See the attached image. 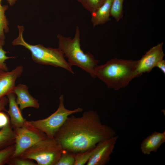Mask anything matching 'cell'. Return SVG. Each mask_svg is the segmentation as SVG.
Segmentation results:
<instances>
[{
  "instance_id": "cell-1",
  "label": "cell",
  "mask_w": 165,
  "mask_h": 165,
  "mask_svg": "<svg viewBox=\"0 0 165 165\" xmlns=\"http://www.w3.org/2000/svg\"><path fill=\"white\" fill-rule=\"evenodd\" d=\"M116 134L112 128L102 123L97 112L89 110L80 117L69 116L54 138L63 149L77 154L93 148Z\"/></svg>"
},
{
  "instance_id": "cell-24",
  "label": "cell",
  "mask_w": 165,
  "mask_h": 165,
  "mask_svg": "<svg viewBox=\"0 0 165 165\" xmlns=\"http://www.w3.org/2000/svg\"><path fill=\"white\" fill-rule=\"evenodd\" d=\"M9 123L8 116L5 113L0 111V128L1 129Z\"/></svg>"
},
{
  "instance_id": "cell-16",
  "label": "cell",
  "mask_w": 165,
  "mask_h": 165,
  "mask_svg": "<svg viewBox=\"0 0 165 165\" xmlns=\"http://www.w3.org/2000/svg\"><path fill=\"white\" fill-rule=\"evenodd\" d=\"M8 8V6L0 4V40H5L4 33L9 31L8 21L5 15V11Z\"/></svg>"
},
{
  "instance_id": "cell-4",
  "label": "cell",
  "mask_w": 165,
  "mask_h": 165,
  "mask_svg": "<svg viewBox=\"0 0 165 165\" xmlns=\"http://www.w3.org/2000/svg\"><path fill=\"white\" fill-rule=\"evenodd\" d=\"M18 28L19 35L12 42L13 45L22 46L28 50L31 53L32 59L36 63L60 67L73 74L74 73L72 66L65 60L63 53L59 49L46 47L41 44H30L24 39V27L18 25Z\"/></svg>"
},
{
  "instance_id": "cell-20",
  "label": "cell",
  "mask_w": 165,
  "mask_h": 165,
  "mask_svg": "<svg viewBox=\"0 0 165 165\" xmlns=\"http://www.w3.org/2000/svg\"><path fill=\"white\" fill-rule=\"evenodd\" d=\"M76 154L63 149L56 165H74Z\"/></svg>"
},
{
  "instance_id": "cell-21",
  "label": "cell",
  "mask_w": 165,
  "mask_h": 165,
  "mask_svg": "<svg viewBox=\"0 0 165 165\" xmlns=\"http://www.w3.org/2000/svg\"><path fill=\"white\" fill-rule=\"evenodd\" d=\"M15 149L14 144L0 150V165L8 164Z\"/></svg>"
},
{
  "instance_id": "cell-19",
  "label": "cell",
  "mask_w": 165,
  "mask_h": 165,
  "mask_svg": "<svg viewBox=\"0 0 165 165\" xmlns=\"http://www.w3.org/2000/svg\"><path fill=\"white\" fill-rule=\"evenodd\" d=\"M96 150L95 146L85 152L76 154L74 165L85 164L94 154Z\"/></svg>"
},
{
  "instance_id": "cell-28",
  "label": "cell",
  "mask_w": 165,
  "mask_h": 165,
  "mask_svg": "<svg viewBox=\"0 0 165 165\" xmlns=\"http://www.w3.org/2000/svg\"><path fill=\"white\" fill-rule=\"evenodd\" d=\"M1 1H2V0H0V4H1Z\"/></svg>"
},
{
  "instance_id": "cell-17",
  "label": "cell",
  "mask_w": 165,
  "mask_h": 165,
  "mask_svg": "<svg viewBox=\"0 0 165 165\" xmlns=\"http://www.w3.org/2000/svg\"><path fill=\"white\" fill-rule=\"evenodd\" d=\"M124 0H112L110 16L118 22L123 17V5Z\"/></svg>"
},
{
  "instance_id": "cell-14",
  "label": "cell",
  "mask_w": 165,
  "mask_h": 165,
  "mask_svg": "<svg viewBox=\"0 0 165 165\" xmlns=\"http://www.w3.org/2000/svg\"><path fill=\"white\" fill-rule=\"evenodd\" d=\"M112 0H106L97 10L91 13V22L93 27L103 24L110 20Z\"/></svg>"
},
{
  "instance_id": "cell-25",
  "label": "cell",
  "mask_w": 165,
  "mask_h": 165,
  "mask_svg": "<svg viewBox=\"0 0 165 165\" xmlns=\"http://www.w3.org/2000/svg\"><path fill=\"white\" fill-rule=\"evenodd\" d=\"M8 103V100L6 96L0 100V111H3L7 112L6 107Z\"/></svg>"
},
{
  "instance_id": "cell-2",
  "label": "cell",
  "mask_w": 165,
  "mask_h": 165,
  "mask_svg": "<svg viewBox=\"0 0 165 165\" xmlns=\"http://www.w3.org/2000/svg\"><path fill=\"white\" fill-rule=\"evenodd\" d=\"M138 60L114 58L105 64L97 66L94 72L108 88L118 90L125 88L135 78Z\"/></svg>"
},
{
  "instance_id": "cell-5",
  "label": "cell",
  "mask_w": 165,
  "mask_h": 165,
  "mask_svg": "<svg viewBox=\"0 0 165 165\" xmlns=\"http://www.w3.org/2000/svg\"><path fill=\"white\" fill-rule=\"evenodd\" d=\"M62 151L56 140L47 138L27 149L19 157L34 160L38 165H56Z\"/></svg>"
},
{
  "instance_id": "cell-9",
  "label": "cell",
  "mask_w": 165,
  "mask_h": 165,
  "mask_svg": "<svg viewBox=\"0 0 165 165\" xmlns=\"http://www.w3.org/2000/svg\"><path fill=\"white\" fill-rule=\"evenodd\" d=\"M119 136L115 135L99 143L96 151L87 163V165H105L109 162Z\"/></svg>"
},
{
  "instance_id": "cell-18",
  "label": "cell",
  "mask_w": 165,
  "mask_h": 165,
  "mask_svg": "<svg viewBox=\"0 0 165 165\" xmlns=\"http://www.w3.org/2000/svg\"><path fill=\"white\" fill-rule=\"evenodd\" d=\"M88 11L91 13L100 7L106 0H77Z\"/></svg>"
},
{
  "instance_id": "cell-27",
  "label": "cell",
  "mask_w": 165,
  "mask_h": 165,
  "mask_svg": "<svg viewBox=\"0 0 165 165\" xmlns=\"http://www.w3.org/2000/svg\"><path fill=\"white\" fill-rule=\"evenodd\" d=\"M10 6L14 5L17 0H6Z\"/></svg>"
},
{
  "instance_id": "cell-3",
  "label": "cell",
  "mask_w": 165,
  "mask_h": 165,
  "mask_svg": "<svg viewBox=\"0 0 165 165\" xmlns=\"http://www.w3.org/2000/svg\"><path fill=\"white\" fill-rule=\"evenodd\" d=\"M58 47L64 56L68 58V62L72 66H76L95 78L94 70L98 65L99 61L95 59L90 52L84 53L81 47L80 33L77 26L74 38L57 35Z\"/></svg>"
},
{
  "instance_id": "cell-23",
  "label": "cell",
  "mask_w": 165,
  "mask_h": 165,
  "mask_svg": "<svg viewBox=\"0 0 165 165\" xmlns=\"http://www.w3.org/2000/svg\"><path fill=\"white\" fill-rule=\"evenodd\" d=\"M8 164L10 165H36V163L32 160L20 157L12 158L10 159Z\"/></svg>"
},
{
  "instance_id": "cell-6",
  "label": "cell",
  "mask_w": 165,
  "mask_h": 165,
  "mask_svg": "<svg viewBox=\"0 0 165 165\" xmlns=\"http://www.w3.org/2000/svg\"><path fill=\"white\" fill-rule=\"evenodd\" d=\"M59 105L57 110L49 117L35 121L26 120V123L34 128L44 133L48 138H54L57 131L69 116L83 111V109L79 107L73 110L66 108L64 105V96L63 94L59 97Z\"/></svg>"
},
{
  "instance_id": "cell-11",
  "label": "cell",
  "mask_w": 165,
  "mask_h": 165,
  "mask_svg": "<svg viewBox=\"0 0 165 165\" xmlns=\"http://www.w3.org/2000/svg\"><path fill=\"white\" fill-rule=\"evenodd\" d=\"M28 89L26 85L19 84L16 86L13 90L16 96V103L21 111L28 107L38 109L39 107L38 100L30 94Z\"/></svg>"
},
{
  "instance_id": "cell-26",
  "label": "cell",
  "mask_w": 165,
  "mask_h": 165,
  "mask_svg": "<svg viewBox=\"0 0 165 165\" xmlns=\"http://www.w3.org/2000/svg\"><path fill=\"white\" fill-rule=\"evenodd\" d=\"M156 67L159 68L163 74H165V61L163 59L159 61Z\"/></svg>"
},
{
  "instance_id": "cell-15",
  "label": "cell",
  "mask_w": 165,
  "mask_h": 165,
  "mask_svg": "<svg viewBox=\"0 0 165 165\" xmlns=\"http://www.w3.org/2000/svg\"><path fill=\"white\" fill-rule=\"evenodd\" d=\"M15 134L9 123L0 130V150L14 144Z\"/></svg>"
},
{
  "instance_id": "cell-10",
  "label": "cell",
  "mask_w": 165,
  "mask_h": 165,
  "mask_svg": "<svg viewBox=\"0 0 165 165\" xmlns=\"http://www.w3.org/2000/svg\"><path fill=\"white\" fill-rule=\"evenodd\" d=\"M23 71L21 65L17 66L10 72L0 70V100L11 92L15 88V81Z\"/></svg>"
},
{
  "instance_id": "cell-12",
  "label": "cell",
  "mask_w": 165,
  "mask_h": 165,
  "mask_svg": "<svg viewBox=\"0 0 165 165\" xmlns=\"http://www.w3.org/2000/svg\"><path fill=\"white\" fill-rule=\"evenodd\" d=\"M9 108L7 112L10 118V124L13 128L21 127L26 123V120L23 118L21 110L16 101V95L11 92L7 95Z\"/></svg>"
},
{
  "instance_id": "cell-8",
  "label": "cell",
  "mask_w": 165,
  "mask_h": 165,
  "mask_svg": "<svg viewBox=\"0 0 165 165\" xmlns=\"http://www.w3.org/2000/svg\"><path fill=\"white\" fill-rule=\"evenodd\" d=\"M163 45L161 42L151 48L138 60L135 78L143 73H149L159 61L163 59L165 54L163 50Z\"/></svg>"
},
{
  "instance_id": "cell-7",
  "label": "cell",
  "mask_w": 165,
  "mask_h": 165,
  "mask_svg": "<svg viewBox=\"0 0 165 165\" xmlns=\"http://www.w3.org/2000/svg\"><path fill=\"white\" fill-rule=\"evenodd\" d=\"M14 131L15 134V149L11 158L19 157L27 149L48 138L44 133L32 127L26 122L23 126L14 128Z\"/></svg>"
},
{
  "instance_id": "cell-22",
  "label": "cell",
  "mask_w": 165,
  "mask_h": 165,
  "mask_svg": "<svg viewBox=\"0 0 165 165\" xmlns=\"http://www.w3.org/2000/svg\"><path fill=\"white\" fill-rule=\"evenodd\" d=\"M5 44V40H0V70L8 71V68L6 63V61L9 59L15 57H9L6 55L7 52L3 49Z\"/></svg>"
},
{
  "instance_id": "cell-13",
  "label": "cell",
  "mask_w": 165,
  "mask_h": 165,
  "mask_svg": "<svg viewBox=\"0 0 165 165\" xmlns=\"http://www.w3.org/2000/svg\"><path fill=\"white\" fill-rule=\"evenodd\" d=\"M165 142V131H154L142 142L141 150L145 155H149L152 152H156L158 149Z\"/></svg>"
}]
</instances>
